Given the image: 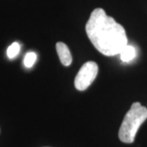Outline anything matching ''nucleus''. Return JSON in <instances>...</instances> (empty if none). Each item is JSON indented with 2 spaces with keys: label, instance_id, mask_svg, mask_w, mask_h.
Here are the masks:
<instances>
[{
  "label": "nucleus",
  "instance_id": "obj_1",
  "mask_svg": "<svg viewBox=\"0 0 147 147\" xmlns=\"http://www.w3.org/2000/svg\"><path fill=\"white\" fill-rule=\"evenodd\" d=\"M85 30L96 49L107 57L120 54L127 45L124 28L102 8H96L92 11Z\"/></svg>",
  "mask_w": 147,
  "mask_h": 147
},
{
  "label": "nucleus",
  "instance_id": "obj_2",
  "mask_svg": "<svg viewBox=\"0 0 147 147\" xmlns=\"http://www.w3.org/2000/svg\"><path fill=\"white\" fill-rule=\"evenodd\" d=\"M146 119V107L142 106L140 102H134L127 112L119 127V140L123 143H132L138 129Z\"/></svg>",
  "mask_w": 147,
  "mask_h": 147
},
{
  "label": "nucleus",
  "instance_id": "obj_3",
  "mask_svg": "<svg viewBox=\"0 0 147 147\" xmlns=\"http://www.w3.org/2000/svg\"><path fill=\"white\" fill-rule=\"evenodd\" d=\"M98 74V65L94 61H88L83 65L74 79L75 88L79 91L86 90L93 83Z\"/></svg>",
  "mask_w": 147,
  "mask_h": 147
},
{
  "label": "nucleus",
  "instance_id": "obj_4",
  "mask_svg": "<svg viewBox=\"0 0 147 147\" xmlns=\"http://www.w3.org/2000/svg\"><path fill=\"white\" fill-rule=\"evenodd\" d=\"M57 48V53L58 54L59 59L61 61V62L65 66H69L70 65V64L72 63V56L70 51L67 47L66 44H65L64 42H59L56 45Z\"/></svg>",
  "mask_w": 147,
  "mask_h": 147
},
{
  "label": "nucleus",
  "instance_id": "obj_5",
  "mask_svg": "<svg viewBox=\"0 0 147 147\" xmlns=\"http://www.w3.org/2000/svg\"><path fill=\"white\" fill-rule=\"evenodd\" d=\"M136 49L131 45H127L120 53V59L123 62H130L136 57Z\"/></svg>",
  "mask_w": 147,
  "mask_h": 147
},
{
  "label": "nucleus",
  "instance_id": "obj_6",
  "mask_svg": "<svg viewBox=\"0 0 147 147\" xmlns=\"http://www.w3.org/2000/svg\"><path fill=\"white\" fill-rule=\"evenodd\" d=\"M20 49H21L20 44L18 42H13L12 44H11L9 47L7 48V57L10 59L15 58L18 55V53L20 52Z\"/></svg>",
  "mask_w": 147,
  "mask_h": 147
},
{
  "label": "nucleus",
  "instance_id": "obj_7",
  "mask_svg": "<svg viewBox=\"0 0 147 147\" xmlns=\"http://www.w3.org/2000/svg\"><path fill=\"white\" fill-rule=\"evenodd\" d=\"M37 59V55L33 52L28 53L25 57L24 59V64L27 68H30L34 65V64L35 63Z\"/></svg>",
  "mask_w": 147,
  "mask_h": 147
}]
</instances>
